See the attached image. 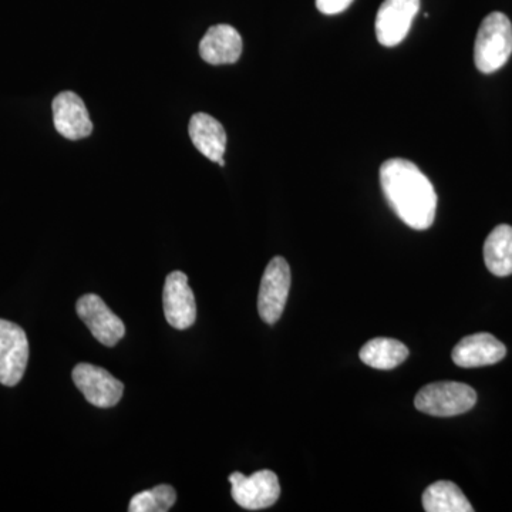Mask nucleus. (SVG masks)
I'll return each instance as SVG.
<instances>
[{"label": "nucleus", "mask_w": 512, "mask_h": 512, "mask_svg": "<svg viewBox=\"0 0 512 512\" xmlns=\"http://www.w3.org/2000/svg\"><path fill=\"white\" fill-rule=\"evenodd\" d=\"M77 315L101 345L113 348L126 335L123 320L110 311L100 296L89 293L77 301Z\"/></svg>", "instance_id": "nucleus-8"}, {"label": "nucleus", "mask_w": 512, "mask_h": 512, "mask_svg": "<svg viewBox=\"0 0 512 512\" xmlns=\"http://www.w3.org/2000/svg\"><path fill=\"white\" fill-rule=\"evenodd\" d=\"M420 10V0H384L377 12L375 30L380 45H400L412 29Z\"/></svg>", "instance_id": "nucleus-9"}, {"label": "nucleus", "mask_w": 512, "mask_h": 512, "mask_svg": "<svg viewBox=\"0 0 512 512\" xmlns=\"http://www.w3.org/2000/svg\"><path fill=\"white\" fill-rule=\"evenodd\" d=\"M423 507L427 512H473L458 485L451 481H437L431 484L423 494Z\"/></svg>", "instance_id": "nucleus-17"}, {"label": "nucleus", "mask_w": 512, "mask_h": 512, "mask_svg": "<svg viewBox=\"0 0 512 512\" xmlns=\"http://www.w3.org/2000/svg\"><path fill=\"white\" fill-rule=\"evenodd\" d=\"M512 55V25L501 12L487 16L478 29L474 62L481 73L497 72Z\"/></svg>", "instance_id": "nucleus-2"}, {"label": "nucleus", "mask_w": 512, "mask_h": 512, "mask_svg": "<svg viewBox=\"0 0 512 512\" xmlns=\"http://www.w3.org/2000/svg\"><path fill=\"white\" fill-rule=\"evenodd\" d=\"M353 0H316V8L323 15H338L352 5Z\"/></svg>", "instance_id": "nucleus-19"}, {"label": "nucleus", "mask_w": 512, "mask_h": 512, "mask_svg": "<svg viewBox=\"0 0 512 512\" xmlns=\"http://www.w3.org/2000/svg\"><path fill=\"white\" fill-rule=\"evenodd\" d=\"M53 123L67 140H82L93 133V123L82 97L73 92L57 94L53 100Z\"/></svg>", "instance_id": "nucleus-11"}, {"label": "nucleus", "mask_w": 512, "mask_h": 512, "mask_svg": "<svg viewBox=\"0 0 512 512\" xmlns=\"http://www.w3.org/2000/svg\"><path fill=\"white\" fill-rule=\"evenodd\" d=\"M507 355L504 343L490 333L466 336L453 350V362L464 369L495 365Z\"/></svg>", "instance_id": "nucleus-12"}, {"label": "nucleus", "mask_w": 512, "mask_h": 512, "mask_svg": "<svg viewBox=\"0 0 512 512\" xmlns=\"http://www.w3.org/2000/svg\"><path fill=\"white\" fill-rule=\"evenodd\" d=\"M163 305L165 319L174 329L184 330L194 325L197 305L184 272H171L165 279Z\"/></svg>", "instance_id": "nucleus-10"}, {"label": "nucleus", "mask_w": 512, "mask_h": 512, "mask_svg": "<svg viewBox=\"0 0 512 512\" xmlns=\"http://www.w3.org/2000/svg\"><path fill=\"white\" fill-rule=\"evenodd\" d=\"M484 261L488 271L495 276L512 274V227L498 225L491 231L484 244Z\"/></svg>", "instance_id": "nucleus-15"}, {"label": "nucleus", "mask_w": 512, "mask_h": 512, "mask_svg": "<svg viewBox=\"0 0 512 512\" xmlns=\"http://www.w3.org/2000/svg\"><path fill=\"white\" fill-rule=\"evenodd\" d=\"M242 55V37L229 25L212 26L200 42V56L204 62L221 66L237 63Z\"/></svg>", "instance_id": "nucleus-13"}, {"label": "nucleus", "mask_w": 512, "mask_h": 512, "mask_svg": "<svg viewBox=\"0 0 512 512\" xmlns=\"http://www.w3.org/2000/svg\"><path fill=\"white\" fill-rule=\"evenodd\" d=\"M73 382L87 402L101 409H109L120 402L124 384L103 367L80 363L73 369Z\"/></svg>", "instance_id": "nucleus-7"}, {"label": "nucleus", "mask_w": 512, "mask_h": 512, "mask_svg": "<svg viewBox=\"0 0 512 512\" xmlns=\"http://www.w3.org/2000/svg\"><path fill=\"white\" fill-rule=\"evenodd\" d=\"M476 403V390L460 382L427 384L414 399V406L419 412L434 417L460 416L470 412Z\"/></svg>", "instance_id": "nucleus-3"}, {"label": "nucleus", "mask_w": 512, "mask_h": 512, "mask_svg": "<svg viewBox=\"0 0 512 512\" xmlns=\"http://www.w3.org/2000/svg\"><path fill=\"white\" fill-rule=\"evenodd\" d=\"M29 342L25 330L16 323L0 319V383L16 386L25 375Z\"/></svg>", "instance_id": "nucleus-6"}, {"label": "nucleus", "mask_w": 512, "mask_h": 512, "mask_svg": "<svg viewBox=\"0 0 512 512\" xmlns=\"http://www.w3.org/2000/svg\"><path fill=\"white\" fill-rule=\"evenodd\" d=\"M231 494L239 507L249 511L272 507L281 495V485L274 471H256L251 477L235 471L228 478Z\"/></svg>", "instance_id": "nucleus-5"}, {"label": "nucleus", "mask_w": 512, "mask_h": 512, "mask_svg": "<svg viewBox=\"0 0 512 512\" xmlns=\"http://www.w3.org/2000/svg\"><path fill=\"white\" fill-rule=\"evenodd\" d=\"M384 197L407 227L424 231L436 218L437 194L419 167L404 158H390L380 167Z\"/></svg>", "instance_id": "nucleus-1"}, {"label": "nucleus", "mask_w": 512, "mask_h": 512, "mask_svg": "<svg viewBox=\"0 0 512 512\" xmlns=\"http://www.w3.org/2000/svg\"><path fill=\"white\" fill-rule=\"evenodd\" d=\"M291 289V268L282 256H275L266 266L258 295L259 316L274 325L284 313Z\"/></svg>", "instance_id": "nucleus-4"}, {"label": "nucleus", "mask_w": 512, "mask_h": 512, "mask_svg": "<svg viewBox=\"0 0 512 512\" xmlns=\"http://www.w3.org/2000/svg\"><path fill=\"white\" fill-rule=\"evenodd\" d=\"M409 357V349L396 339L376 338L360 349V360L377 370H392Z\"/></svg>", "instance_id": "nucleus-16"}, {"label": "nucleus", "mask_w": 512, "mask_h": 512, "mask_svg": "<svg viewBox=\"0 0 512 512\" xmlns=\"http://www.w3.org/2000/svg\"><path fill=\"white\" fill-rule=\"evenodd\" d=\"M177 501V493L171 485L161 484L131 498L130 512H167Z\"/></svg>", "instance_id": "nucleus-18"}, {"label": "nucleus", "mask_w": 512, "mask_h": 512, "mask_svg": "<svg viewBox=\"0 0 512 512\" xmlns=\"http://www.w3.org/2000/svg\"><path fill=\"white\" fill-rule=\"evenodd\" d=\"M188 133L195 148L212 163L224 158L227 148V133L220 121L210 114L197 113L191 117Z\"/></svg>", "instance_id": "nucleus-14"}]
</instances>
